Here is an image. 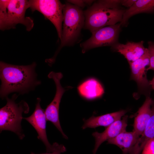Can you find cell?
Returning <instances> with one entry per match:
<instances>
[{"label":"cell","mask_w":154,"mask_h":154,"mask_svg":"<svg viewBox=\"0 0 154 154\" xmlns=\"http://www.w3.org/2000/svg\"><path fill=\"white\" fill-rule=\"evenodd\" d=\"M36 65L35 62L28 65H18L0 61L1 98L6 99L14 92L27 93L40 84L35 72Z\"/></svg>","instance_id":"obj_1"},{"label":"cell","mask_w":154,"mask_h":154,"mask_svg":"<svg viewBox=\"0 0 154 154\" xmlns=\"http://www.w3.org/2000/svg\"><path fill=\"white\" fill-rule=\"evenodd\" d=\"M121 0L94 1L84 11L85 17L84 29L92 33L102 27L121 22L126 10L120 8Z\"/></svg>","instance_id":"obj_2"},{"label":"cell","mask_w":154,"mask_h":154,"mask_svg":"<svg viewBox=\"0 0 154 154\" xmlns=\"http://www.w3.org/2000/svg\"><path fill=\"white\" fill-rule=\"evenodd\" d=\"M63 12V24L60 44L54 56L45 60L49 66L55 62L62 48L72 46L77 42L84 25L85 17L82 8L67 2L64 4Z\"/></svg>","instance_id":"obj_3"},{"label":"cell","mask_w":154,"mask_h":154,"mask_svg":"<svg viewBox=\"0 0 154 154\" xmlns=\"http://www.w3.org/2000/svg\"><path fill=\"white\" fill-rule=\"evenodd\" d=\"M29 8V0H0V29L2 31L15 29L19 24L24 25L27 31L33 28L34 23L30 17H26Z\"/></svg>","instance_id":"obj_4"},{"label":"cell","mask_w":154,"mask_h":154,"mask_svg":"<svg viewBox=\"0 0 154 154\" xmlns=\"http://www.w3.org/2000/svg\"><path fill=\"white\" fill-rule=\"evenodd\" d=\"M16 94L11 98L6 99V105L0 110V131L8 130L15 133L22 139L25 137L22 131L21 123L23 113L27 114L29 110L28 104L22 100L18 103L15 100L17 97Z\"/></svg>","instance_id":"obj_5"},{"label":"cell","mask_w":154,"mask_h":154,"mask_svg":"<svg viewBox=\"0 0 154 154\" xmlns=\"http://www.w3.org/2000/svg\"><path fill=\"white\" fill-rule=\"evenodd\" d=\"M29 1V8L33 12L38 11L52 23L56 29L58 38L61 40L64 4L57 0H30Z\"/></svg>","instance_id":"obj_6"},{"label":"cell","mask_w":154,"mask_h":154,"mask_svg":"<svg viewBox=\"0 0 154 154\" xmlns=\"http://www.w3.org/2000/svg\"><path fill=\"white\" fill-rule=\"evenodd\" d=\"M121 26L120 23H117L102 27L92 33L89 38L80 44L82 53L97 47L112 46L117 43Z\"/></svg>","instance_id":"obj_7"},{"label":"cell","mask_w":154,"mask_h":154,"mask_svg":"<svg viewBox=\"0 0 154 154\" xmlns=\"http://www.w3.org/2000/svg\"><path fill=\"white\" fill-rule=\"evenodd\" d=\"M41 99L37 98L35 110L32 115L29 117H23L35 128L37 134V138L45 145L47 152H52L62 149L65 147L62 144L55 142L51 145L48 140L46 131L47 121L44 110L40 106Z\"/></svg>","instance_id":"obj_8"},{"label":"cell","mask_w":154,"mask_h":154,"mask_svg":"<svg viewBox=\"0 0 154 154\" xmlns=\"http://www.w3.org/2000/svg\"><path fill=\"white\" fill-rule=\"evenodd\" d=\"M48 77L54 81L56 87V91L54 97L51 102L44 110L46 120L51 122L60 131L63 137L68 139L61 128L59 119V108L60 103L62 96L66 90L63 88L60 83V80L63 77L60 72H50Z\"/></svg>","instance_id":"obj_9"},{"label":"cell","mask_w":154,"mask_h":154,"mask_svg":"<svg viewBox=\"0 0 154 154\" xmlns=\"http://www.w3.org/2000/svg\"><path fill=\"white\" fill-rule=\"evenodd\" d=\"M131 71V78L136 83L139 88L141 90L149 85L146 74V66L150 63L148 50L146 48L144 54L140 58L129 63Z\"/></svg>","instance_id":"obj_10"},{"label":"cell","mask_w":154,"mask_h":154,"mask_svg":"<svg viewBox=\"0 0 154 154\" xmlns=\"http://www.w3.org/2000/svg\"><path fill=\"white\" fill-rule=\"evenodd\" d=\"M127 119L128 116H124L122 119L114 122L107 127L103 132L96 131L93 133L92 135L95 139L93 154H96L99 146L104 141L113 138L120 133L126 131Z\"/></svg>","instance_id":"obj_11"},{"label":"cell","mask_w":154,"mask_h":154,"mask_svg":"<svg viewBox=\"0 0 154 154\" xmlns=\"http://www.w3.org/2000/svg\"><path fill=\"white\" fill-rule=\"evenodd\" d=\"M144 43L143 41L127 42L125 44L117 42L111 46V49L123 55L129 63L139 58L145 53L147 48L144 47Z\"/></svg>","instance_id":"obj_12"},{"label":"cell","mask_w":154,"mask_h":154,"mask_svg":"<svg viewBox=\"0 0 154 154\" xmlns=\"http://www.w3.org/2000/svg\"><path fill=\"white\" fill-rule=\"evenodd\" d=\"M79 95L87 100H93L101 97L104 92V88L96 79L91 78L82 82L77 87Z\"/></svg>","instance_id":"obj_13"},{"label":"cell","mask_w":154,"mask_h":154,"mask_svg":"<svg viewBox=\"0 0 154 154\" xmlns=\"http://www.w3.org/2000/svg\"><path fill=\"white\" fill-rule=\"evenodd\" d=\"M126 112V110H122L100 116H92L84 120V123L82 128L85 129L87 128H95L101 126L108 127L114 122L120 119Z\"/></svg>","instance_id":"obj_14"},{"label":"cell","mask_w":154,"mask_h":154,"mask_svg":"<svg viewBox=\"0 0 154 154\" xmlns=\"http://www.w3.org/2000/svg\"><path fill=\"white\" fill-rule=\"evenodd\" d=\"M152 102L151 98L147 97L143 104L139 109L134 119L133 131L140 137L143 133L151 115V106Z\"/></svg>","instance_id":"obj_15"},{"label":"cell","mask_w":154,"mask_h":154,"mask_svg":"<svg viewBox=\"0 0 154 154\" xmlns=\"http://www.w3.org/2000/svg\"><path fill=\"white\" fill-rule=\"evenodd\" d=\"M139 137L134 131H125L108 140V143L118 147L122 150L123 154H129Z\"/></svg>","instance_id":"obj_16"},{"label":"cell","mask_w":154,"mask_h":154,"mask_svg":"<svg viewBox=\"0 0 154 154\" xmlns=\"http://www.w3.org/2000/svg\"><path fill=\"white\" fill-rule=\"evenodd\" d=\"M154 12V0H137L131 6L125 10L120 24L121 26H126L129 19L132 16L141 13Z\"/></svg>","instance_id":"obj_17"},{"label":"cell","mask_w":154,"mask_h":154,"mask_svg":"<svg viewBox=\"0 0 154 154\" xmlns=\"http://www.w3.org/2000/svg\"><path fill=\"white\" fill-rule=\"evenodd\" d=\"M152 114L145 128L129 154H140L147 142L154 138V104Z\"/></svg>","instance_id":"obj_18"},{"label":"cell","mask_w":154,"mask_h":154,"mask_svg":"<svg viewBox=\"0 0 154 154\" xmlns=\"http://www.w3.org/2000/svg\"><path fill=\"white\" fill-rule=\"evenodd\" d=\"M148 43V50L149 56L150 63L147 71L153 70L154 71V42L149 41Z\"/></svg>","instance_id":"obj_19"},{"label":"cell","mask_w":154,"mask_h":154,"mask_svg":"<svg viewBox=\"0 0 154 154\" xmlns=\"http://www.w3.org/2000/svg\"><path fill=\"white\" fill-rule=\"evenodd\" d=\"M142 154H154V138L147 142L142 151Z\"/></svg>","instance_id":"obj_20"},{"label":"cell","mask_w":154,"mask_h":154,"mask_svg":"<svg viewBox=\"0 0 154 154\" xmlns=\"http://www.w3.org/2000/svg\"><path fill=\"white\" fill-rule=\"evenodd\" d=\"M67 2L81 8L86 6L91 5L95 1L94 0H67Z\"/></svg>","instance_id":"obj_21"},{"label":"cell","mask_w":154,"mask_h":154,"mask_svg":"<svg viewBox=\"0 0 154 154\" xmlns=\"http://www.w3.org/2000/svg\"><path fill=\"white\" fill-rule=\"evenodd\" d=\"M137 0H121V5L126 7L131 6Z\"/></svg>","instance_id":"obj_22"},{"label":"cell","mask_w":154,"mask_h":154,"mask_svg":"<svg viewBox=\"0 0 154 154\" xmlns=\"http://www.w3.org/2000/svg\"><path fill=\"white\" fill-rule=\"evenodd\" d=\"M66 147L55 151L52 152H46L44 153H42L39 154H61V153L64 152L66 151ZM31 154H36L33 152H31Z\"/></svg>","instance_id":"obj_23"},{"label":"cell","mask_w":154,"mask_h":154,"mask_svg":"<svg viewBox=\"0 0 154 154\" xmlns=\"http://www.w3.org/2000/svg\"><path fill=\"white\" fill-rule=\"evenodd\" d=\"M149 84L151 86L152 88L154 90V77L153 79L149 81Z\"/></svg>","instance_id":"obj_24"}]
</instances>
